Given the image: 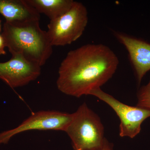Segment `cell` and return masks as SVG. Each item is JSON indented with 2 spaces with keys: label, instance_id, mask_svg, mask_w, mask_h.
Instances as JSON below:
<instances>
[{
  "label": "cell",
  "instance_id": "6da1fadb",
  "mask_svg": "<svg viewBox=\"0 0 150 150\" xmlns=\"http://www.w3.org/2000/svg\"><path fill=\"white\" fill-rule=\"evenodd\" d=\"M119 63L117 55L106 45H83L69 51L61 63L57 88L70 96L89 95L111 79Z\"/></svg>",
  "mask_w": 150,
  "mask_h": 150
},
{
  "label": "cell",
  "instance_id": "7a4b0ae2",
  "mask_svg": "<svg viewBox=\"0 0 150 150\" xmlns=\"http://www.w3.org/2000/svg\"><path fill=\"white\" fill-rule=\"evenodd\" d=\"M1 35L12 56H21L40 67L53 53V46L47 31L40 28V21L24 23L6 21Z\"/></svg>",
  "mask_w": 150,
  "mask_h": 150
},
{
  "label": "cell",
  "instance_id": "3957f363",
  "mask_svg": "<svg viewBox=\"0 0 150 150\" xmlns=\"http://www.w3.org/2000/svg\"><path fill=\"white\" fill-rule=\"evenodd\" d=\"M65 132L74 150H92L104 144V126L100 118L86 103L72 113V118Z\"/></svg>",
  "mask_w": 150,
  "mask_h": 150
},
{
  "label": "cell",
  "instance_id": "277c9868",
  "mask_svg": "<svg viewBox=\"0 0 150 150\" xmlns=\"http://www.w3.org/2000/svg\"><path fill=\"white\" fill-rule=\"evenodd\" d=\"M88 19L85 6L74 1L67 13L48 23L47 33L51 45L67 46L77 40L83 34Z\"/></svg>",
  "mask_w": 150,
  "mask_h": 150
},
{
  "label": "cell",
  "instance_id": "5b68a950",
  "mask_svg": "<svg viewBox=\"0 0 150 150\" xmlns=\"http://www.w3.org/2000/svg\"><path fill=\"white\" fill-rule=\"evenodd\" d=\"M89 95L96 97L108 105L115 111L120 119L119 136L133 139L142 130L144 121L150 117V111L136 106H131L120 102L100 88L91 92Z\"/></svg>",
  "mask_w": 150,
  "mask_h": 150
},
{
  "label": "cell",
  "instance_id": "8992f818",
  "mask_svg": "<svg viewBox=\"0 0 150 150\" xmlns=\"http://www.w3.org/2000/svg\"><path fill=\"white\" fill-rule=\"evenodd\" d=\"M72 118V113L56 110L34 112L14 129L0 133V145L7 144L15 135L32 130L65 131Z\"/></svg>",
  "mask_w": 150,
  "mask_h": 150
},
{
  "label": "cell",
  "instance_id": "52a82bcc",
  "mask_svg": "<svg viewBox=\"0 0 150 150\" xmlns=\"http://www.w3.org/2000/svg\"><path fill=\"white\" fill-rule=\"evenodd\" d=\"M41 67L21 56L13 55L7 62H0V79L12 88L23 86L40 76Z\"/></svg>",
  "mask_w": 150,
  "mask_h": 150
},
{
  "label": "cell",
  "instance_id": "ba28073f",
  "mask_svg": "<svg viewBox=\"0 0 150 150\" xmlns=\"http://www.w3.org/2000/svg\"><path fill=\"white\" fill-rule=\"evenodd\" d=\"M113 35L128 51L138 86H140L143 78L150 70V43L118 31H113Z\"/></svg>",
  "mask_w": 150,
  "mask_h": 150
},
{
  "label": "cell",
  "instance_id": "9c48e42d",
  "mask_svg": "<svg viewBox=\"0 0 150 150\" xmlns=\"http://www.w3.org/2000/svg\"><path fill=\"white\" fill-rule=\"evenodd\" d=\"M0 14L8 22L40 21V14L26 0H0Z\"/></svg>",
  "mask_w": 150,
  "mask_h": 150
},
{
  "label": "cell",
  "instance_id": "30bf717a",
  "mask_svg": "<svg viewBox=\"0 0 150 150\" xmlns=\"http://www.w3.org/2000/svg\"><path fill=\"white\" fill-rule=\"evenodd\" d=\"M39 14L43 13L50 21L67 13L71 7L73 0H26Z\"/></svg>",
  "mask_w": 150,
  "mask_h": 150
},
{
  "label": "cell",
  "instance_id": "8fae6325",
  "mask_svg": "<svg viewBox=\"0 0 150 150\" xmlns=\"http://www.w3.org/2000/svg\"><path fill=\"white\" fill-rule=\"evenodd\" d=\"M137 98V106L150 111V77L148 83L138 90Z\"/></svg>",
  "mask_w": 150,
  "mask_h": 150
},
{
  "label": "cell",
  "instance_id": "7c38bea8",
  "mask_svg": "<svg viewBox=\"0 0 150 150\" xmlns=\"http://www.w3.org/2000/svg\"><path fill=\"white\" fill-rule=\"evenodd\" d=\"M92 150H113V145L112 143L108 142L106 139L104 144L101 148Z\"/></svg>",
  "mask_w": 150,
  "mask_h": 150
},
{
  "label": "cell",
  "instance_id": "4fadbf2b",
  "mask_svg": "<svg viewBox=\"0 0 150 150\" xmlns=\"http://www.w3.org/2000/svg\"><path fill=\"white\" fill-rule=\"evenodd\" d=\"M6 45L2 35L0 34V55H5L6 54V52L5 50Z\"/></svg>",
  "mask_w": 150,
  "mask_h": 150
},
{
  "label": "cell",
  "instance_id": "5bb4252c",
  "mask_svg": "<svg viewBox=\"0 0 150 150\" xmlns=\"http://www.w3.org/2000/svg\"><path fill=\"white\" fill-rule=\"evenodd\" d=\"M1 20H0V32L1 31Z\"/></svg>",
  "mask_w": 150,
  "mask_h": 150
}]
</instances>
